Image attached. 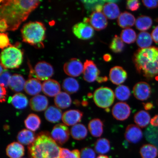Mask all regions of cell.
<instances>
[{
    "mask_svg": "<svg viewBox=\"0 0 158 158\" xmlns=\"http://www.w3.org/2000/svg\"><path fill=\"white\" fill-rule=\"evenodd\" d=\"M46 29L39 22H30L24 25L21 29L23 42L33 46L41 47L45 36Z\"/></svg>",
    "mask_w": 158,
    "mask_h": 158,
    "instance_id": "obj_4",
    "label": "cell"
},
{
    "mask_svg": "<svg viewBox=\"0 0 158 158\" xmlns=\"http://www.w3.org/2000/svg\"><path fill=\"white\" fill-rule=\"evenodd\" d=\"M73 31L75 36L83 40L92 38L94 35V29L89 23L84 22L75 24L73 27Z\"/></svg>",
    "mask_w": 158,
    "mask_h": 158,
    "instance_id": "obj_10",
    "label": "cell"
},
{
    "mask_svg": "<svg viewBox=\"0 0 158 158\" xmlns=\"http://www.w3.org/2000/svg\"><path fill=\"white\" fill-rule=\"evenodd\" d=\"M54 73L53 67L49 63L43 61L37 63L31 76L40 81L49 80Z\"/></svg>",
    "mask_w": 158,
    "mask_h": 158,
    "instance_id": "obj_7",
    "label": "cell"
},
{
    "mask_svg": "<svg viewBox=\"0 0 158 158\" xmlns=\"http://www.w3.org/2000/svg\"><path fill=\"white\" fill-rule=\"evenodd\" d=\"M124 47L123 41L121 38L115 35L112 39L110 44V48L112 52L115 53H120L123 51Z\"/></svg>",
    "mask_w": 158,
    "mask_h": 158,
    "instance_id": "obj_40",
    "label": "cell"
},
{
    "mask_svg": "<svg viewBox=\"0 0 158 158\" xmlns=\"http://www.w3.org/2000/svg\"><path fill=\"white\" fill-rule=\"evenodd\" d=\"M84 22L89 23L96 31H100L107 26L108 21L106 17L103 13L94 11L89 18H85Z\"/></svg>",
    "mask_w": 158,
    "mask_h": 158,
    "instance_id": "obj_8",
    "label": "cell"
},
{
    "mask_svg": "<svg viewBox=\"0 0 158 158\" xmlns=\"http://www.w3.org/2000/svg\"><path fill=\"white\" fill-rule=\"evenodd\" d=\"M120 38L122 41L127 44L134 43L137 40V37L135 31L131 28L125 29L122 31Z\"/></svg>",
    "mask_w": 158,
    "mask_h": 158,
    "instance_id": "obj_39",
    "label": "cell"
},
{
    "mask_svg": "<svg viewBox=\"0 0 158 158\" xmlns=\"http://www.w3.org/2000/svg\"><path fill=\"white\" fill-rule=\"evenodd\" d=\"M136 42L140 48H148L152 45L153 39L149 33L146 31H142L138 35Z\"/></svg>",
    "mask_w": 158,
    "mask_h": 158,
    "instance_id": "obj_33",
    "label": "cell"
},
{
    "mask_svg": "<svg viewBox=\"0 0 158 158\" xmlns=\"http://www.w3.org/2000/svg\"><path fill=\"white\" fill-rule=\"evenodd\" d=\"M104 60L106 62H110L112 60V57L109 54H106L103 56Z\"/></svg>",
    "mask_w": 158,
    "mask_h": 158,
    "instance_id": "obj_54",
    "label": "cell"
},
{
    "mask_svg": "<svg viewBox=\"0 0 158 158\" xmlns=\"http://www.w3.org/2000/svg\"><path fill=\"white\" fill-rule=\"evenodd\" d=\"M62 110L54 106H51L45 110L44 116L45 118L52 123L58 122L62 117Z\"/></svg>",
    "mask_w": 158,
    "mask_h": 158,
    "instance_id": "obj_26",
    "label": "cell"
},
{
    "mask_svg": "<svg viewBox=\"0 0 158 158\" xmlns=\"http://www.w3.org/2000/svg\"><path fill=\"white\" fill-rule=\"evenodd\" d=\"M0 18L8 26V31H15L38 7L40 1L7 0L1 1Z\"/></svg>",
    "mask_w": 158,
    "mask_h": 158,
    "instance_id": "obj_1",
    "label": "cell"
},
{
    "mask_svg": "<svg viewBox=\"0 0 158 158\" xmlns=\"http://www.w3.org/2000/svg\"><path fill=\"white\" fill-rule=\"evenodd\" d=\"M51 135V137L56 143L62 145L68 141L70 131L66 125L58 124L53 128Z\"/></svg>",
    "mask_w": 158,
    "mask_h": 158,
    "instance_id": "obj_9",
    "label": "cell"
},
{
    "mask_svg": "<svg viewBox=\"0 0 158 158\" xmlns=\"http://www.w3.org/2000/svg\"><path fill=\"white\" fill-rule=\"evenodd\" d=\"M61 148L47 133H41L28 146L30 158H60Z\"/></svg>",
    "mask_w": 158,
    "mask_h": 158,
    "instance_id": "obj_3",
    "label": "cell"
},
{
    "mask_svg": "<svg viewBox=\"0 0 158 158\" xmlns=\"http://www.w3.org/2000/svg\"><path fill=\"white\" fill-rule=\"evenodd\" d=\"M81 158H96L95 152L92 148H83L80 152Z\"/></svg>",
    "mask_w": 158,
    "mask_h": 158,
    "instance_id": "obj_43",
    "label": "cell"
},
{
    "mask_svg": "<svg viewBox=\"0 0 158 158\" xmlns=\"http://www.w3.org/2000/svg\"><path fill=\"white\" fill-rule=\"evenodd\" d=\"M136 19L134 16L127 11L120 14L118 18V23L119 26L123 28H129L133 26Z\"/></svg>",
    "mask_w": 158,
    "mask_h": 158,
    "instance_id": "obj_24",
    "label": "cell"
},
{
    "mask_svg": "<svg viewBox=\"0 0 158 158\" xmlns=\"http://www.w3.org/2000/svg\"><path fill=\"white\" fill-rule=\"evenodd\" d=\"M143 104L144 108L146 110H151L153 108V104L151 102H147V103H143Z\"/></svg>",
    "mask_w": 158,
    "mask_h": 158,
    "instance_id": "obj_52",
    "label": "cell"
},
{
    "mask_svg": "<svg viewBox=\"0 0 158 158\" xmlns=\"http://www.w3.org/2000/svg\"><path fill=\"white\" fill-rule=\"evenodd\" d=\"M7 96V91L4 87L1 85V98L0 101L1 103L6 101Z\"/></svg>",
    "mask_w": 158,
    "mask_h": 158,
    "instance_id": "obj_48",
    "label": "cell"
},
{
    "mask_svg": "<svg viewBox=\"0 0 158 158\" xmlns=\"http://www.w3.org/2000/svg\"><path fill=\"white\" fill-rule=\"evenodd\" d=\"M8 30V26L6 21L3 19L0 20V31L1 33L4 32Z\"/></svg>",
    "mask_w": 158,
    "mask_h": 158,
    "instance_id": "obj_49",
    "label": "cell"
},
{
    "mask_svg": "<svg viewBox=\"0 0 158 158\" xmlns=\"http://www.w3.org/2000/svg\"><path fill=\"white\" fill-rule=\"evenodd\" d=\"M9 40L7 35L4 33H1L0 35V47L4 49L10 46Z\"/></svg>",
    "mask_w": 158,
    "mask_h": 158,
    "instance_id": "obj_45",
    "label": "cell"
},
{
    "mask_svg": "<svg viewBox=\"0 0 158 158\" xmlns=\"http://www.w3.org/2000/svg\"><path fill=\"white\" fill-rule=\"evenodd\" d=\"M131 108L128 105L124 102H118L112 108V115L116 119L124 121L129 117L131 114Z\"/></svg>",
    "mask_w": 158,
    "mask_h": 158,
    "instance_id": "obj_13",
    "label": "cell"
},
{
    "mask_svg": "<svg viewBox=\"0 0 158 158\" xmlns=\"http://www.w3.org/2000/svg\"><path fill=\"white\" fill-rule=\"evenodd\" d=\"M152 93L151 87L148 83L139 82L136 84L133 88L134 95L137 99L145 101L151 96Z\"/></svg>",
    "mask_w": 158,
    "mask_h": 158,
    "instance_id": "obj_14",
    "label": "cell"
},
{
    "mask_svg": "<svg viewBox=\"0 0 158 158\" xmlns=\"http://www.w3.org/2000/svg\"><path fill=\"white\" fill-rule=\"evenodd\" d=\"M83 116V113L80 110H70L63 114L62 120L67 126H74L81 121Z\"/></svg>",
    "mask_w": 158,
    "mask_h": 158,
    "instance_id": "obj_16",
    "label": "cell"
},
{
    "mask_svg": "<svg viewBox=\"0 0 158 158\" xmlns=\"http://www.w3.org/2000/svg\"><path fill=\"white\" fill-rule=\"evenodd\" d=\"M11 76L9 72H4L1 74L0 82L1 85L4 87L5 88H7L9 85V81Z\"/></svg>",
    "mask_w": 158,
    "mask_h": 158,
    "instance_id": "obj_44",
    "label": "cell"
},
{
    "mask_svg": "<svg viewBox=\"0 0 158 158\" xmlns=\"http://www.w3.org/2000/svg\"><path fill=\"white\" fill-rule=\"evenodd\" d=\"M151 123L152 126L158 127V114L152 118Z\"/></svg>",
    "mask_w": 158,
    "mask_h": 158,
    "instance_id": "obj_51",
    "label": "cell"
},
{
    "mask_svg": "<svg viewBox=\"0 0 158 158\" xmlns=\"http://www.w3.org/2000/svg\"><path fill=\"white\" fill-rule=\"evenodd\" d=\"M151 35L153 40L156 43H158V25L152 31Z\"/></svg>",
    "mask_w": 158,
    "mask_h": 158,
    "instance_id": "obj_50",
    "label": "cell"
},
{
    "mask_svg": "<svg viewBox=\"0 0 158 158\" xmlns=\"http://www.w3.org/2000/svg\"><path fill=\"white\" fill-rule=\"evenodd\" d=\"M25 125L27 129L31 131H35L40 127L41 121L38 115L31 114L27 116L25 120Z\"/></svg>",
    "mask_w": 158,
    "mask_h": 158,
    "instance_id": "obj_34",
    "label": "cell"
},
{
    "mask_svg": "<svg viewBox=\"0 0 158 158\" xmlns=\"http://www.w3.org/2000/svg\"><path fill=\"white\" fill-rule=\"evenodd\" d=\"M30 106L31 109L36 112L44 111L48 105V99L42 95H37L31 99Z\"/></svg>",
    "mask_w": 158,
    "mask_h": 158,
    "instance_id": "obj_19",
    "label": "cell"
},
{
    "mask_svg": "<svg viewBox=\"0 0 158 158\" xmlns=\"http://www.w3.org/2000/svg\"><path fill=\"white\" fill-rule=\"evenodd\" d=\"M143 4L147 8L154 9L158 7V0L155 1H143Z\"/></svg>",
    "mask_w": 158,
    "mask_h": 158,
    "instance_id": "obj_47",
    "label": "cell"
},
{
    "mask_svg": "<svg viewBox=\"0 0 158 158\" xmlns=\"http://www.w3.org/2000/svg\"><path fill=\"white\" fill-rule=\"evenodd\" d=\"M153 24L152 19L151 17L145 15H141L136 20V28L140 31H144L151 28Z\"/></svg>",
    "mask_w": 158,
    "mask_h": 158,
    "instance_id": "obj_37",
    "label": "cell"
},
{
    "mask_svg": "<svg viewBox=\"0 0 158 158\" xmlns=\"http://www.w3.org/2000/svg\"><path fill=\"white\" fill-rule=\"evenodd\" d=\"M6 153L10 158H21L24 155V147L17 142H13L7 146Z\"/></svg>",
    "mask_w": 158,
    "mask_h": 158,
    "instance_id": "obj_21",
    "label": "cell"
},
{
    "mask_svg": "<svg viewBox=\"0 0 158 158\" xmlns=\"http://www.w3.org/2000/svg\"><path fill=\"white\" fill-rule=\"evenodd\" d=\"M114 95L118 100L124 101L129 99L131 96V92L128 86L120 85L116 88Z\"/></svg>",
    "mask_w": 158,
    "mask_h": 158,
    "instance_id": "obj_38",
    "label": "cell"
},
{
    "mask_svg": "<svg viewBox=\"0 0 158 158\" xmlns=\"http://www.w3.org/2000/svg\"><path fill=\"white\" fill-rule=\"evenodd\" d=\"M23 61V54L17 47L10 45L3 49L1 55V64L5 69L19 68Z\"/></svg>",
    "mask_w": 158,
    "mask_h": 158,
    "instance_id": "obj_5",
    "label": "cell"
},
{
    "mask_svg": "<svg viewBox=\"0 0 158 158\" xmlns=\"http://www.w3.org/2000/svg\"><path fill=\"white\" fill-rule=\"evenodd\" d=\"M107 3L103 6L102 12L106 18L110 19H115L119 17L120 11L118 6L115 3L106 1Z\"/></svg>",
    "mask_w": 158,
    "mask_h": 158,
    "instance_id": "obj_22",
    "label": "cell"
},
{
    "mask_svg": "<svg viewBox=\"0 0 158 158\" xmlns=\"http://www.w3.org/2000/svg\"><path fill=\"white\" fill-rule=\"evenodd\" d=\"M108 80V78L106 77H98V78L97 80V82L99 83H102L103 82H106Z\"/></svg>",
    "mask_w": 158,
    "mask_h": 158,
    "instance_id": "obj_53",
    "label": "cell"
},
{
    "mask_svg": "<svg viewBox=\"0 0 158 158\" xmlns=\"http://www.w3.org/2000/svg\"><path fill=\"white\" fill-rule=\"evenodd\" d=\"M143 131L139 127L135 124H131L126 127L124 137L130 143H137L143 138Z\"/></svg>",
    "mask_w": 158,
    "mask_h": 158,
    "instance_id": "obj_15",
    "label": "cell"
},
{
    "mask_svg": "<svg viewBox=\"0 0 158 158\" xmlns=\"http://www.w3.org/2000/svg\"><path fill=\"white\" fill-rule=\"evenodd\" d=\"M36 138L34 132L27 129L21 130L17 136V139L19 143L29 146L34 142Z\"/></svg>",
    "mask_w": 158,
    "mask_h": 158,
    "instance_id": "obj_28",
    "label": "cell"
},
{
    "mask_svg": "<svg viewBox=\"0 0 158 158\" xmlns=\"http://www.w3.org/2000/svg\"><path fill=\"white\" fill-rule=\"evenodd\" d=\"M151 116L148 112L141 110L134 115V121L138 127L143 128L147 127L151 122Z\"/></svg>",
    "mask_w": 158,
    "mask_h": 158,
    "instance_id": "obj_30",
    "label": "cell"
},
{
    "mask_svg": "<svg viewBox=\"0 0 158 158\" xmlns=\"http://www.w3.org/2000/svg\"><path fill=\"white\" fill-rule=\"evenodd\" d=\"M127 74L122 67L116 66L110 69L109 77L112 83L116 85L123 84L127 79Z\"/></svg>",
    "mask_w": 158,
    "mask_h": 158,
    "instance_id": "obj_17",
    "label": "cell"
},
{
    "mask_svg": "<svg viewBox=\"0 0 158 158\" xmlns=\"http://www.w3.org/2000/svg\"></svg>",
    "mask_w": 158,
    "mask_h": 158,
    "instance_id": "obj_56",
    "label": "cell"
},
{
    "mask_svg": "<svg viewBox=\"0 0 158 158\" xmlns=\"http://www.w3.org/2000/svg\"><path fill=\"white\" fill-rule=\"evenodd\" d=\"M24 90L30 95L36 96L42 90V85L38 79L31 78L26 82Z\"/></svg>",
    "mask_w": 158,
    "mask_h": 158,
    "instance_id": "obj_20",
    "label": "cell"
},
{
    "mask_svg": "<svg viewBox=\"0 0 158 158\" xmlns=\"http://www.w3.org/2000/svg\"><path fill=\"white\" fill-rule=\"evenodd\" d=\"M60 158H81L80 152L78 149H75L70 151L66 148H61Z\"/></svg>",
    "mask_w": 158,
    "mask_h": 158,
    "instance_id": "obj_41",
    "label": "cell"
},
{
    "mask_svg": "<svg viewBox=\"0 0 158 158\" xmlns=\"http://www.w3.org/2000/svg\"><path fill=\"white\" fill-rule=\"evenodd\" d=\"M84 66L83 77L84 80L89 83L94 82L97 80L100 74V71L93 61L86 60Z\"/></svg>",
    "mask_w": 158,
    "mask_h": 158,
    "instance_id": "obj_12",
    "label": "cell"
},
{
    "mask_svg": "<svg viewBox=\"0 0 158 158\" xmlns=\"http://www.w3.org/2000/svg\"><path fill=\"white\" fill-rule=\"evenodd\" d=\"M60 84L56 81L49 79L44 81L42 84V91L47 96L53 97L56 96L60 92Z\"/></svg>",
    "mask_w": 158,
    "mask_h": 158,
    "instance_id": "obj_18",
    "label": "cell"
},
{
    "mask_svg": "<svg viewBox=\"0 0 158 158\" xmlns=\"http://www.w3.org/2000/svg\"><path fill=\"white\" fill-rule=\"evenodd\" d=\"M110 148V142L106 138H99L94 143L95 151L101 155L108 153Z\"/></svg>",
    "mask_w": 158,
    "mask_h": 158,
    "instance_id": "obj_36",
    "label": "cell"
},
{
    "mask_svg": "<svg viewBox=\"0 0 158 158\" xmlns=\"http://www.w3.org/2000/svg\"><path fill=\"white\" fill-rule=\"evenodd\" d=\"M9 103H11L15 108L23 109L27 107L28 104V100L24 94L18 93L10 97L8 100Z\"/></svg>",
    "mask_w": 158,
    "mask_h": 158,
    "instance_id": "obj_27",
    "label": "cell"
},
{
    "mask_svg": "<svg viewBox=\"0 0 158 158\" xmlns=\"http://www.w3.org/2000/svg\"><path fill=\"white\" fill-rule=\"evenodd\" d=\"M106 1H82L84 4L85 7L88 10L95 11L96 8L101 4H104Z\"/></svg>",
    "mask_w": 158,
    "mask_h": 158,
    "instance_id": "obj_42",
    "label": "cell"
},
{
    "mask_svg": "<svg viewBox=\"0 0 158 158\" xmlns=\"http://www.w3.org/2000/svg\"><path fill=\"white\" fill-rule=\"evenodd\" d=\"M139 7V2L137 0H128L126 2V8L131 11L137 10Z\"/></svg>",
    "mask_w": 158,
    "mask_h": 158,
    "instance_id": "obj_46",
    "label": "cell"
},
{
    "mask_svg": "<svg viewBox=\"0 0 158 158\" xmlns=\"http://www.w3.org/2000/svg\"><path fill=\"white\" fill-rule=\"evenodd\" d=\"M115 95L111 89L106 87L98 88L95 91L94 100L98 107L108 109L114 103Z\"/></svg>",
    "mask_w": 158,
    "mask_h": 158,
    "instance_id": "obj_6",
    "label": "cell"
},
{
    "mask_svg": "<svg viewBox=\"0 0 158 158\" xmlns=\"http://www.w3.org/2000/svg\"><path fill=\"white\" fill-rule=\"evenodd\" d=\"M54 102L57 107L64 109L70 106L72 100L70 95L67 93L60 92L55 97Z\"/></svg>",
    "mask_w": 158,
    "mask_h": 158,
    "instance_id": "obj_29",
    "label": "cell"
},
{
    "mask_svg": "<svg viewBox=\"0 0 158 158\" xmlns=\"http://www.w3.org/2000/svg\"><path fill=\"white\" fill-rule=\"evenodd\" d=\"M133 61L138 73L145 78L158 76V47L138 49L134 53Z\"/></svg>",
    "mask_w": 158,
    "mask_h": 158,
    "instance_id": "obj_2",
    "label": "cell"
},
{
    "mask_svg": "<svg viewBox=\"0 0 158 158\" xmlns=\"http://www.w3.org/2000/svg\"><path fill=\"white\" fill-rule=\"evenodd\" d=\"M96 158H110L107 156L104 155H100Z\"/></svg>",
    "mask_w": 158,
    "mask_h": 158,
    "instance_id": "obj_55",
    "label": "cell"
},
{
    "mask_svg": "<svg viewBox=\"0 0 158 158\" xmlns=\"http://www.w3.org/2000/svg\"><path fill=\"white\" fill-rule=\"evenodd\" d=\"M88 126L89 131L93 137H99L103 134L104 124L99 118H94L91 120Z\"/></svg>",
    "mask_w": 158,
    "mask_h": 158,
    "instance_id": "obj_25",
    "label": "cell"
},
{
    "mask_svg": "<svg viewBox=\"0 0 158 158\" xmlns=\"http://www.w3.org/2000/svg\"><path fill=\"white\" fill-rule=\"evenodd\" d=\"M62 88L67 93L72 94L76 93L79 90L80 85L76 79L69 77L65 79L63 81Z\"/></svg>",
    "mask_w": 158,
    "mask_h": 158,
    "instance_id": "obj_35",
    "label": "cell"
},
{
    "mask_svg": "<svg viewBox=\"0 0 158 158\" xmlns=\"http://www.w3.org/2000/svg\"><path fill=\"white\" fill-rule=\"evenodd\" d=\"M26 82L25 79L21 75L14 74L11 76L9 86L13 91L19 92L24 89Z\"/></svg>",
    "mask_w": 158,
    "mask_h": 158,
    "instance_id": "obj_23",
    "label": "cell"
},
{
    "mask_svg": "<svg viewBox=\"0 0 158 158\" xmlns=\"http://www.w3.org/2000/svg\"><path fill=\"white\" fill-rule=\"evenodd\" d=\"M139 153L142 158H156L158 156L157 148L150 144L142 146Z\"/></svg>",
    "mask_w": 158,
    "mask_h": 158,
    "instance_id": "obj_32",
    "label": "cell"
},
{
    "mask_svg": "<svg viewBox=\"0 0 158 158\" xmlns=\"http://www.w3.org/2000/svg\"><path fill=\"white\" fill-rule=\"evenodd\" d=\"M71 135L74 139L77 140L84 139L88 135V130L82 124H77L71 128Z\"/></svg>",
    "mask_w": 158,
    "mask_h": 158,
    "instance_id": "obj_31",
    "label": "cell"
},
{
    "mask_svg": "<svg viewBox=\"0 0 158 158\" xmlns=\"http://www.w3.org/2000/svg\"><path fill=\"white\" fill-rule=\"evenodd\" d=\"M84 65L79 59L72 58L65 63L64 65V72L68 76L77 77L83 73Z\"/></svg>",
    "mask_w": 158,
    "mask_h": 158,
    "instance_id": "obj_11",
    "label": "cell"
}]
</instances>
